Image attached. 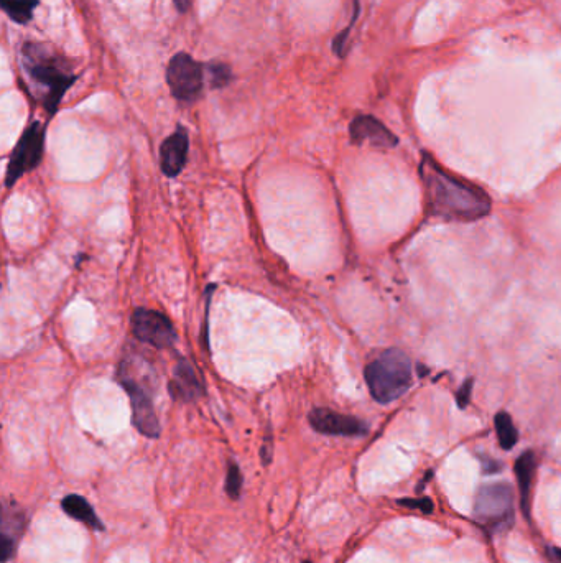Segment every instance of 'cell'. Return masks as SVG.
<instances>
[{
    "instance_id": "11",
    "label": "cell",
    "mask_w": 561,
    "mask_h": 563,
    "mask_svg": "<svg viewBox=\"0 0 561 563\" xmlns=\"http://www.w3.org/2000/svg\"><path fill=\"white\" fill-rule=\"evenodd\" d=\"M349 135L354 144H371L379 149H392L399 144V139L372 116L356 117L349 126Z\"/></svg>"
},
{
    "instance_id": "17",
    "label": "cell",
    "mask_w": 561,
    "mask_h": 563,
    "mask_svg": "<svg viewBox=\"0 0 561 563\" xmlns=\"http://www.w3.org/2000/svg\"><path fill=\"white\" fill-rule=\"evenodd\" d=\"M494 424H496L497 438H499L501 447L504 450H512L519 440V432L515 429L512 417L507 412H499L494 419Z\"/></svg>"
},
{
    "instance_id": "15",
    "label": "cell",
    "mask_w": 561,
    "mask_h": 563,
    "mask_svg": "<svg viewBox=\"0 0 561 563\" xmlns=\"http://www.w3.org/2000/svg\"><path fill=\"white\" fill-rule=\"evenodd\" d=\"M535 455L534 452H525L515 461V475L519 481L520 499L525 514H530V489L534 481Z\"/></svg>"
},
{
    "instance_id": "4",
    "label": "cell",
    "mask_w": 561,
    "mask_h": 563,
    "mask_svg": "<svg viewBox=\"0 0 561 563\" xmlns=\"http://www.w3.org/2000/svg\"><path fill=\"white\" fill-rule=\"evenodd\" d=\"M117 381L129 394L132 405V424L144 437L158 438L162 433L155 405H153L152 389L149 384L135 373L134 364L124 361L117 371Z\"/></svg>"
},
{
    "instance_id": "25",
    "label": "cell",
    "mask_w": 561,
    "mask_h": 563,
    "mask_svg": "<svg viewBox=\"0 0 561 563\" xmlns=\"http://www.w3.org/2000/svg\"><path fill=\"white\" fill-rule=\"evenodd\" d=\"M552 554L561 563V549H552Z\"/></svg>"
},
{
    "instance_id": "7",
    "label": "cell",
    "mask_w": 561,
    "mask_h": 563,
    "mask_svg": "<svg viewBox=\"0 0 561 563\" xmlns=\"http://www.w3.org/2000/svg\"><path fill=\"white\" fill-rule=\"evenodd\" d=\"M206 66L193 60L188 53H177L167 68V83L173 98L181 103H195L203 93Z\"/></svg>"
},
{
    "instance_id": "3",
    "label": "cell",
    "mask_w": 561,
    "mask_h": 563,
    "mask_svg": "<svg viewBox=\"0 0 561 563\" xmlns=\"http://www.w3.org/2000/svg\"><path fill=\"white\" fill-rule=\"evenodd\" d=\"M366 382L371 396L379 404H389L404 396L413 384V368L400 349H385L367 364Z\"/></svg>"
},
{
    "instance_id": "22",
    "label": "cell",
    "mask_w": 561,
    "mask_h": 563,
    "mask_svg": "<svg viewBox=\"0 0 561 563\" xmlns=\"http://www.w3.org/2000/svg\"><path fill=\"white\" fill-rule=\"evenodd\" d=\"M399 504L407 506V508H420L423 512L433 511V504L430 499H422V501H415V499H400Z\"/></svg>"
},
{
    "instance_id": "5",
    "label": "cell",
    "mask_w": 561,
    "mask_h": 563,
    "mask_svg": "<svg viewBox=\"0 0 561 563\" xmlns=\"http://www.w3.org/2000/svg\"><path fill=\"white\" fill-rule=\"evenodd\" d=\"M474 517L481 526L494 532L509 526L514 517V491L509 484L481 486L474 501Z\"/></svg>"
},
{
    "instance_id": "20",
    "label": "cell",
    "mask_w": 561,
    "mask_h": 563,
    "mask_svg": "<svg viewBox=\"0 0 561 563\" xmlns=\"http://www.w3.org/2000/svg\"><path fill=\"white\" fill-rule=\"evenodd\" d=\"M357 17H359V4L354 2V15L351 24H349L348 28H344L343 32L339 33L338 37L334 38L333 50L339 58H343L346 52H348L349 33L353 30Z\"/></svg>"
},
{
    "instance_id": "8",
    "label": "cell",
    "mask_w": 561,
    "mask_h": 563,
    "mask_svg": "<svg viewBox=\"0 0 561 563\" xmlns=\"http://www.w3.org/2000/svg\"><path fill=\"white\" fill-rule=\"evenodd\" d=\"M130 328L137 340L157 349L172 348L178 333L170 318L150 308H137L130 318Z\"/></svg>"
},
{
    "instance_id": "26",
    "label": "cell",
    "mask_w": 561,
    "mask_h": 563,
    "mask_svg": "<svg viewBox=\"0 0 561 563\" xmlns=\"http://www.w3.org/2000/svg\"><path fill=\"white\" fill-rule=\"evenodd\" d=\"M302 563H313V562H310V560H305V562Z\"/></svg>"
},
{
    "instance_id": "18",
    "label": "cell",
    "mask_w": 561,
    "mask_h": 563,
    "mask_svg": "<svg viewBox=\"0 0 561 563\" xmlns=\"http://www.w3.org/2000/svg\"><path fill=\"white\" fill-rule=\"evenodd\" d=\"M242 486H244V476H242L241 468H239L236 461H229L224 489H226V494H228L232 501H237V499L241 498Z\"/></svg>"
},
{
    "instance_id": "24",
    "label": "cell",
    "mask_w": 561,
    "mask_h": 563,
    "mask_svg": "<svg viewBox=\"0 0 561 563\" xmlns=\"http://www.w3.org/2000/svg\"><path fill=\"white\" fill-rule=\"evenodd\" d=\"M173 2H175L180 12H186V10L190 9V0H173Z\"/></svg>"
},
{
    "instance_id": "6",
    "label": "cell",
    "mask_w": 561,
    "mask_h": 563,
    "mask_svg": "<svg viewBox=\"0 0 561 563\" xmlns=\"http://www.w3.org/2000/svg\"><path fill=\"white\" fill-rule=\"evenodd\" d=\"M43 149H45V126L42 122H32L25 129L12 152L5 175V185L9 188L14 187L24 173L35 170L42 162Z\"/></svg>"
},
{
    "instance_id": "21",
    "label": "cell",
    "mask_w": 561,
    "mask_h": 563,
    "mask_svg": "<svg viewBox=\"0 0 561 563\" xmlns=\"http://www.w3.org/2000/svg\"><path fill=\"white\" fill-rule=\"evenodd\" d=\"M471 392H473V379H468V381H464L463 386L459 387V391L456 392V401H458L461 409H464L469 404Z\"/></svg>"
},
{
    "instance_id": "12",
    "label": "cell",
    "mask_w": 561,
    "mask_h": 563,
    "mask_svg": "<svg viewBox=\"0 0 561 563\" xmlns=\"http://www.w3.org/2000/svg\"><path fill=\"white\" fill-rule=\"evenodd\" d=\"M190 152V135L183 127H178L160 147V165L167 177L175 178L185 168Z\"/></svg>"
},
{
    "instance_id": "19",
    "label": "cell",
    "mask_w": 561,
    "mask_h": 563,
    "mask_svg": "<svg viewBox=\"0 0 561 563\" xmlns=\"http://www.w3.org/2000/svg\"><path fill=\"white\" fill-rule=\"evenodd\" d=\"M206 71L209 75V84L214 89L226 88L234 80L231 68L226 63H209L206 66Z\"/></svg>"
},
{
    "instance_id": "16",
    "label": "cell",
    "mask_w": 561,
    "mask_h": 563,
    "mask_svg": "<svg viewBox=\"0 0 561 563\" xmlns=\"http://www.w3.org/2000/svg\"><path fill=\"white\" fill-rule=\"evenodd\" d=\"M5 14L19 25H27L33 19V10L40 5V0H0Z\"/></svg>"
},
{
    "instance_id": "13",
    "label": "cell",
    "mask_w": 561,
    "mask_h": 563,
    "mask_svg": "<svg viewBox=\"0 0 561 563\" xmlns=\"http://www.w3.org/2000/svg\"><path fill=\"white\" fill-rule=\"evenodd\" d=\"M170 396L175 401L193 402L203 396L204 386L200 373L188 359H180L170 381Z\"/></svg>"
},
{
    "instance_id": "2",
    "label": "cell",
    "mask_w": 561,
    "mask_h": 563,
    "mask_svg": "<svg viewBox=\"0 0 561 563\" xmlns=\"http://www.w3.org/2000/svg\"><path fill=\"white\" fill-rule=\"evenodd\" d=\"M22 70L38 91L43 108L53 116L66 91L78 80L65 56L43 43H25L22 48Z\"/></svg>"
},
{
    "instance_id": "23",
    "label": "cell",
    "mask_w": 561,
    "mask_h": 563,
    "mask_svg": "<svg viewBox=\"0 0 561 563\" xmlns=\"http://www.w3.org/2000/svg\"><path fill=\"white\" fill-rule=\"evenodd\" d=\"M481 465H483L484 473L491 475V473H497L501 470L502 465L499 461L492 460V458H487V456H481Z\"/></svg>"
},
{
    "instance_id": "9",
    "label": "cell",
    "mask_w": 561,
    "mask_h": 563,
    "mask_svg": "<svg viewBox=\"0 0 561 563\" xmlns=\"http://www.w3.org/2000/svg\"><path fill=\"white\" fill-rule=\"evenodd\" d=\"M28 529V516L15 499L2 501V521H0V560L2 563L14 559L20 540Z\"/></svg>"
},
{
    "instance_id": "10",
    "label": "cell",
    "mask_w": 561,
    "mask_h": 563,
    "mask_svg": "<svg viewBox=\"0 0 561 563\" xmlns=\"http://www.w3.org/2000/svg\"><path fill=\"white\" fill-rule=\"evenodd\" d=\"M308 422L315 432L331 437H362L369 430L366 422H362L361 419L323 407L311 410Z\"/></svg>"
},
{
    "instance_id": "1",
    "label": "cell",
    "mask_w": 561,
    "mask_h": 563,
    "mask_svg": "<svg viewBox=\"0 0 561 563\" xmlns=\"http://www.w3.org/2000/svg\"><path fill=\"white\" fill-rule=\"evenodd\" d=\"M420 172L430 215L445 221H476L491 211V198L481 188L445 172L432 157H423Z\"/></svg>"
},
{
    "instance_id": "14",
    "label": "cell",
    "mask_w": 561,
    "mask_h": 563,
    "mask_svg": "<svg viewBox=\"0 0 561 563\" xmlns=\"http://www.w3.org/2000/svg\"><path fill=\"white\" fill-rule=\"evenodd\" d=\"M61 509L65 511L66 516L81 522L84 526L93 529V531H104V524L99 519L98 514L94 511L93 506L89 504L88 499L79 494H68L61 499Z\"/></svg>"
}]
</instances>
